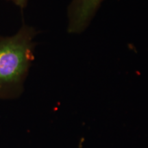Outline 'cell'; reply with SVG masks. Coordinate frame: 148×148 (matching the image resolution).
<instances>
[{
	"instance_id": "2",
	"label": "cell",
	"mask_w": 148,
	"mask_h": 148,
	"mask_svg": "<svg viewBox=\"0 0 148 148\" xmlns=\"http://www.w3.org/2000/svg\"><path fill=\"white\" fill-rule=\"evenodd\" d=\"M103 0H71L68 7V32L77 34L84 31Z\"/></svg>"
},
{
	"instance_id": "3",
	"label": "cell",
	"mask_w": 148,
	"mask_h": 148,
	"mask_svg": "<svg viewBox=\"0 0 148 148\" xmlns=\"http://www.w3.org/2000/svg\"><path fill=\"white\" fill-rule=\"evenodd\" d=\"M9 1H12L14 5L21 9L25 8L28 2V0H9Z\"/></svg>"
},
{
	"instance_id": "1",
	"label": "cell",
	"mask_w": 148,
	"mask_h": 148,
	"mask_svg": "<svg viewBox=\"0 0 148 148\" xmlns=\"http://www.w3.org/2000/svg\"><path fill=\"white\" fill-rule=\"evenodd\" d=\"M34 27L23 24L12 36H0V99H13L23 92L34 59Z\"/></svg>"
}]
</instances>
